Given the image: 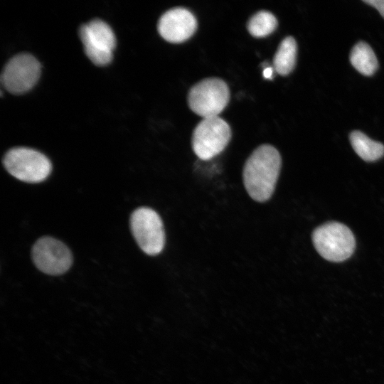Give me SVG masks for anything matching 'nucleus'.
I'll return each mask as SVG.
<instances>
[{"mask_svg": "<svg viewBox=\"0 0 384 384\" xmlns=\"http://www.w3.org/2000/svg\"><path fill=\"white\" fill-rule=\"evenodd\" d=\"M281 166V155L272 145H260L251 153L244 164L242 178L247 193L254 201L263 203L272 197Z\"/></svg>", "mask_w": 384, "mask_h": 384, "instance_id": "nucleus-1", "label": "nucleus"}, {"mask_svg": "<svg viewBox=\"0 0 384 384\" xmlns=\"http://www.w3.org/2000/svg\"><path fill=\"white\" fill-rule=\"evenodd\" d=\"M312 241L318 253L331 262L348 259L356 247L352 231L338 222H329L316 228L312 233Z\"/></svg>", "mask_w": 384, "mask_h": 384, "instance_id": "nucleus-2", "label": "nucleus"}, {"mask_svg": "<svg viewBox=\"0 0 384 384\" xmlns=\"http://www.w3.org/2000/svg\"><path fill=\"white\" fill-rule=\"evenodd\" d=\"M230 99V89L223 79L217 77L203 78L189 89L188 104L197 114L204 117L218 116Z\"/></svg>", "mask_w": 384, "mask_h": 384, "instance_id": "nucleus-3", "label": "nucleus"}, {"mask_svg": "<svg viewBox=\"0 0 384 384\" xmlns=\"http://www.w3.org/2000/svg\"><path fill=\"white\" fill-rule=\"evenodd\" d=\"M6 171L17 179L28 183H39L48 178L52 164L43 154L33 149L16 147L3 158Z\"/></svg>", "mask_w": 384, "mask_h": 384, "instance_id": "nucleus-4", "label": "nucleus"}, {"mask_svg": "<svg viewBox=\"0 0 384 384\" xmlns=\"http://www.w3.org/2000/svg\"><path fill=\"white\" fill-rule=\"evenodd\" d=\"M231 136V128L224 119L219 116L204 117L193 131L192 149L201 159H210L225 149Z\"/></svg>", "mask_w": 384, "mask_h": 384, "instance_id": "nucleus-5", "label": "nucleus"}, {"mask_svg": "<svg viewBox=\"0 0 384 384\" xmlns=\"http://www.w3.org/2000/svg\"><path fill=\"white\" fill-rule=\"evenodd\" d=\"M130 228L141 250L149 255L161 252L165 245V232L160 215L148 207H140L132 213Z\"/></svg>", "mask_w": 384, "mask_h": 384, "instance_id": "nucleus-6", "label": "nucleus"}, {"mask_svg": "<svg viewBox=\"0 0 384 384\" xmlns=\"http://www.w3.org/2000/svg\"><path fill=\"white\" fill-rule=\"evenodd\" d=\"M80 37L88 58L96 65L109 64L113 57L116 38L111 27L100 19L82 25Z\"/></svg>", "mask_w": 384, "mask_h": 384, "instance_id": "nucleus-7", "label": "nucleus"}, {"mask_svg": "<svg viewBox=\"0 0 384 384\" xmlns=\"http://www.w3.org/2000/svg\"><path fill=\"white\" fill-rule=\"evenodd\" d=\"M41 65L28 53L14 56L6 64L1 76L3 87L9 92L18 95L30 90L38 81Z\"/></svg>", "mask_w": 384, "mask_h": 384, "instance_id": "nucleus-8", "label": "nucleus"}, {"mask_svg": "<svg viewBox=\"0 0 384 384\" xmlns=\"http://www.w3.org/2000/svg\"><path fill=\"white\" fill-rule=\"evenodd\" d=\"M31 256L36 267L50 275L65 273L73 263L69 248L60 240L48 236L42 237L34 243Z\"/></svg>", "mask_w": 384, "mask_h": 384, "instance_id": "nucleus-9", "label": "nucleus"}, {"mask_svg": "<svg viewBox=\"0 0 384 384\" xmlns=\"http://www.w3.org/2000/svg\"><path fill=\"white\" fill-rule=\"evenodd\" d=\"M198 26L195 15L188 9L176 6L166 11L159 18V34L171 43H180L190 38Z\"/></svg>", "mask_w": 384, "mask_h": 384, "instance_id": "nucleus-10", "label": "nucleus"}, {"mask_svg": "<svg viewBox=\"0 0 384 384\" xmlns=\"http://www.w3.org/2000/svg\"><path fill=\"white\" fill-rule=\"evenodd\" d=\"M297 46L292 36L285 37L279 43L273 58V66L282 75L289 74L294 69L297 58Z\"/></svg>", "mask_w": 384, "mask_h": 384, "instance_id": "nucleus-11", "label": "nucleus"}, {"mask_svg": "<svg viewBox=\"0 0 384 384\" xmlns=\"http://www.w3.org/2000/svg\"><path fill=\"white\" fill-rule=\"evenodd\" d=\"M350 142L356 153L366 161H375L384 155V145L360 131L351 133Z\"/></svg>", "mask_w": 384, "mask_h": 384, "instance_id": "nucleus-12", "label": "nucleus"}, {"mask_svg": "<svg viewBox=\"0 0 384 384\" xmlns=\"http://www.w3.org/2000/svg\"><path fill=\"white\" fill-rule=\"evenodd\" d=\"M351 65L361 74L372 75L378 68V60L370 46L363 41L356 43L350 53Z\"/></svg>", "mask_w": 384, "mask_h": 384, "instance_id": "nucleus-13", "label": "nucleus"}, {"mask_svg": "<svg viewBox=\"0 0 384 384\" xmlns=\"http://www.w3.org/2000/svg\"><path fill=\"white\" fill-rule=\"evenodd\" d=\"M277 26L275 16L270 11L260 10L252 14L247 23V28L251 35L263 37L271 33Z\"/></svg>", "mask_w": 384, "mask_h": 384, "instance_id": "nucleus-14", "label": "nucleus"}, {"mask_svg": "<svg viewBox=\"0 0 384 384\" xmlns=\"http://www.w3.org/2000/svg\"><path fill=\"white\" fill-rule=\"evenodd\" d=\"M363 2L375 8L384 18V0H363Z\"/></svg>", "mask_w": 384, "mask_h": 384, "instance_id": "nucleus-15", "label": "nucleus"}, {"mask_svg": "<svg viewBox=\"0 0 384 384\" xmlns=\"http://www.w3.org/2000/svg\"><path fill=\"white\" fill-rule=\"evenodd\" d=\"M274 68L266 67L263 70V76L265 78L272 79L274 73Z\"/></svg>", "mask_w": 384, "mask_h": 384, "instance_id": "nucleus-16", "label": "nucleus"}]
</instances>
